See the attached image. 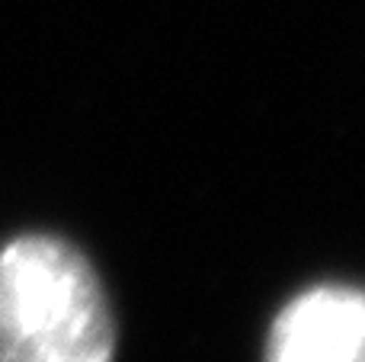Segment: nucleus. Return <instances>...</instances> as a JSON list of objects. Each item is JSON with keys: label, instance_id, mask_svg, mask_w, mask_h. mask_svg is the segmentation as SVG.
Masks as SVG:
<instances>
[{"label": "nucleus", "instance_id": "obj_2", "mask_svg": "<svg viewBox=\"0 0 365 362\" xmlns=\"http://www.w3.org/2000/svg\"><path fill=\"white\" fill-rule=\"evenodd\" d=\"M266 362H365V301L359 289L317 286L276 318Z\"/></svg>", "mask_w": 365, "mask_h": 362}, {"label": "nucleus", "instance_id": "obj_1", "mask_svg": "<svg viewBox=\"0 0 365 362\" xmlns=\"http://www.w3.org/2000/svg\"><path fill=\"white\" fill-rule=\"evenodd\" d=\"M115 321L90 260L51 234L0 250V362H113Z\"/></svg>", "mask_w": 365, "mask_h": 362}]
</instances>
